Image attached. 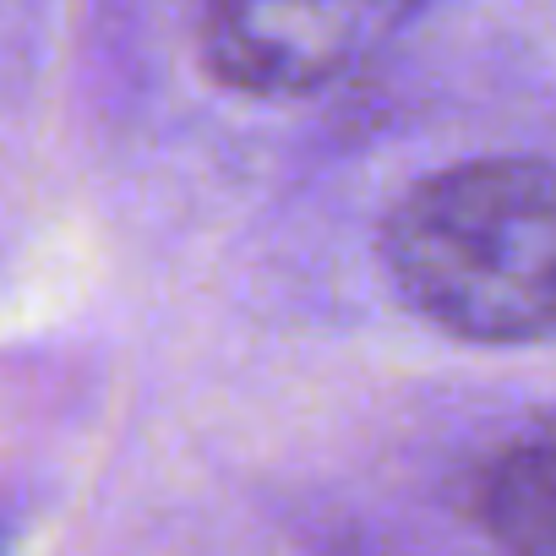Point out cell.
<instances>
[{"instance_id": "cell-2", "label": "cell", "mask_w": 556, "mask_h": 556, "mask_svg": "<svg viewBox=\"0 0 556 556\" xmlns=\"http://www.w3.org/2000/svg\"><path fill=\"white\" fill-rule=\"evenodd\" d=\"M437 0H202V66L240 99H312L366 72Z\"/></svg>"}, {"instance_id": "cell-3", "label": "cell", "mask_w": 556, "mask_h": 556, "mask_svg": "<svg viewBox=\"0 0 556 556\" xmlns=\"http://www.w3.org/2000/svg\"><path fill=\"white\" fill-rule=\"evenodd\" d=\"M480 529L502 556H556V420L513 437L485 464Z\"/></svg>"}, {"instance_id": "cell-4", "label": "cell", "mask_w": 556, "mask_h": 556, "mask_svg": "<svg viewBox=\"0 0 556 556\" xmlns=\"http://www.w3.org/2000/svg\"><path fill=\"white\" fill-rule=\"evenodd\" d=\"M0 551H7V540H0Z\"/></svg>"}, {"instance_id": "cell-1", "label": "cell", "mask_w": 556, "mask_h": 556, "mask_svg": "<svg viewBox=\"0 0 556 556\" xmlns=\"http://www.w3.org/2000/svg\"><path fill=\"white\" fill-rule=\"evenodd\" d=\"M393 290L464 344L556 339V164L469 159L415 180L382 218Z\"/></svg>"}]
</instances>
